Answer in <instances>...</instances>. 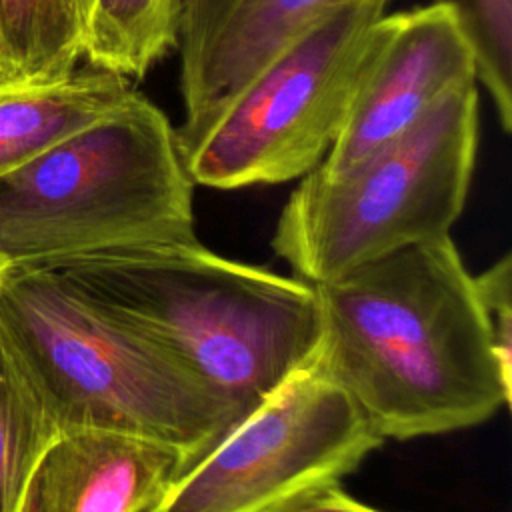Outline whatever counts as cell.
Listing matches in <instances>:
<instances>
[{
	"label": "cell",
	"mask_w": 512,
	"mask_h": 512,
	"mask_svg": "<svg viewBox=\"0 0 512 512\" xmlns=\"http://www.w3.org/2000/svg\"><path fill=\"white\" fill-rule=\"evenodd\" d=\"M134 90L132 80L92 66L0 86V176L102 120Z\"/></svg>",
	"instance_id": "cell-11"
},
{
	"label": "cell",
	"mask_w": 512,
	"mask_h": 512,
	"mask_svg": "<svg viewBox=\"0 0 512 512\" xmlns=\"http://www.w3.org/2000/svg\"><path fill=\"white\" fill-rule=\"evenodd\" d=\"M14 80H20V78L16 76V72H12V70L6 68V66H0V86H4V84H8V82H14Z\"/></svg>",
	"instance_id": "cell-18"
},
{
	"label": "cell",
	"mask_w": 512,
	"mask_h": 512,
	"mask_svg": "<svg viewBox=\"0 0 512 512\" xmlns=\"http://www.w3.org/2000/svg\"><path fill=\"white\" fill-rule=\"evenodd\" d=\"M460 18L476 54L478 84L502 132L512 130V0H434Z\"/></svg>",
	"instance_id": "cell-15"
},
{
	"label": "cell",
	"mask_w": 512,
	"mask_h": 512,
	"mask_svg": "<svg viewBox=\"0 0 512 512\" xmlns=\"http://www.w3.org/2000/svg\"><path fill=\"white\" fill-rule=\"evenodd\" d=\"M0 66H4V64H2V60H0Z\"/></svg>",
	"instance_id": "cell-20"
},
{
	"label": "cell",
	"mask_w": 512,
	"mask_h": 512,
	"mask_svg": "<svg viewBox=\"0 0 512 512\" xmlns=\"http://www.w3.org/2000/svg\"><path fill=\"white\" fill-rule=\"evenodd\" d=\"M270 512H380L346 494L340 484H332L298 496Z\"/></svg>",
	"instance_id": "cell-17"
},
{
	"label": "cell",
	"mask_w": 512,
	"mask_h": 512,
	"mask_svg": "<svg viewBox=\"0 0 512 512\" xmlns=\"http://www.w3.org/2000/svg\"><path fill=\"white\" fill-rule=\"evenodd\" d=\"M314 286L316 358L384 442L466 430L510 404L512 378L450 234Z\"/></svg>",
	"instance_id": "cell-1"
},
{
	"label": "cell",
	"mask_w": 512,
	"mask_h": 512,
	"mask_svg": "<svg viewBox=\"0 0 512 512\" xmlns=\"http://www.w3.org/2000/svg\"><path fill=\"white\" fill-rule=\"evenodd\" d=\"M186 468L174 448L108 428L60 432L20 512H148Z\"/></svg>",
	"instance_id": "cell-10"
},
{
	"label": "cell",
	"mask_w": 512,
	"mask_h": 512,
	"mask_svg": "<svg viewBox=\"0 0 512 512\" xmlns=\"http://www.w3.org/2000/svg\"><path fill=\"white\" fill-rule=\"evenodd\" d=\"M480 140L478 84L458 88L412 130L350 170L300 178L280 210L272 248L294 276L330 282L370 260L450 234Z\"/></svg>",
	"instance_id": "cell-5"
},
{
	"label": "cell",
	"mask_w": 512,
	"mask_h": 512,
	"mask_svg": "<svg viewBox=\"0 0 512 512\" xmlns=\"http://www.w3.org/2000/svg\"><path fill=\"white\" fill-rule=\"evenodd\" d=\"M60 434L0 330V512H20L28 482Z\"/></svg>",
	"instance_id": "cell-13"
},
{
	"label": "cell",
	"mask_w": 512,
	"mask_h": 512,
	"mask_svg": "<svg viewBox=\"0 0 512 512\" xmlns=\"http://www.w3.org/2000/svg\"><path fill=\"white\" fill-rule=\"evenodd\" d=\"M54 270L238 418L318 352L314 284L220 256L198 240L88 254Z\"/></svg>",
	"instance_id": "cell-2"
},
{
	"label": "cell",
	"mask_w": 512,
	"mask_h": 512,
	"mask_svg": "<svg viewBox=\"0 0 512 512\" xmlns=\"http://www.w3.org/2000/svg\"><path fill=\"white\" fill-rule=\"evenodd\" d=\"M2 272H4V266H2V264H0V276H2Z\"/></svg>",
	"instance_id": "cell-19"
},
{
	"label": "cell",
	"mask_w": 512,
	"mask_h": 512,
	"mask_svg": "<svg viewBox=\"0 0 512 512\" xmlns=\"http://www.w3.org/2000/svg\"><path fill=\"white\" fill-rule=\"evenodd\" d=\"M388 0H350L176 142L194 184L236 190L312 172L334 144Z\"/></svg>",
	"instance_id": "cell-6"
},
{
	"label": "cell",
	"mask_w": 512,
	"mask_h": 512,
	"mask_svg": "<svg viewBox=\"0 0 512 512\" xmlns=\"http://www.w3.org/2000/svg\"><path fill=\"white\" fill-rule=\"evenodd\" d=\"M0 60L20 80L74 72L82 54L70 0H0Z\"/></svg>",
	"instance_id": "cell-14"
},
{
	"label": "cell",
	"mask_w": 512,
	"mask_h": 512,
	"mask_svg": "<svg viewBox=\"0 0 512 512\" xmlns=\"http://www.w3.org/2000/svg\"><path fill=\"white\" fill-rule=\"evenodd\" d=\"M482 300L494 352L506 376L512 378V258L504 254L474 276Z\"/></svg>",
	"instance_id": "cell-16"
},
{
	"label": "cell",
	"mask_w": 512,
	"mask_h": 512,
	"mask_svg": "<svg viewBox=\"0 0 512 512\" xmlns=\"http://www.w3.org/2000/svg\"><path fill=\"white\" fill-rule=\"evenodd\" d=\"M350 0H178L176 46L184 120L224 106L278 52Z\"/></svg>",
	"instance_id": "cell-9"
},
{
	"label": "cell",
	"mask_w": 512,
	"mask_h": 512,
	"mask_svg": "<svg viewBox=\"0 0 512 512\" xmlns=\"http://www.w3.org/2000/svg\"><path fill=\"white\" fill-rule=\"evenodd\" d=\"M80 54L92 68L134 80L176 46L178 0H70Z\"/></svg>",
	"instance_id": "cell-12"
},
{
	"label": "cell",
	"mask_w": 512,
	"mask_h": 512,
	"mask_svg": "<svg viewBox=\"0 0 512 512\" xmlns=\"http://www.w3.org/2000/svg\"><path fill=\"white\" fill-rule=\"evenodd\" d=\"M382 444L314 356L182 470L148 512H270L340 484Z\"/></svg>",
	"instance_id": "cell-7"
},
{
	"label": "cell",
	"mask_w": 512,
	"mask_h": 512,
	"mask_svg": "<svg viewBox=\"0 0 512 512\" xmlns=\"http://www.w3.org/2000/svg\"><path fill=\"white\" fill-rule=\"evenodd\" d=\"M0 330L60 432H130L174 448L188 468L238 420L60 270L4 268Z\"/></svg>",
	"instance_id": "cell-4"
},
{
	"label": "cell",
	"mask_w": 512,
	"mask_h": 512,
	"mask_svg": "<svg viewBox=\"0 0 512 512\" xmlns=\"http://www.w3.org/2000/svg\"><path fill=\"white\" fill-rule=\"evenodd\" d=\"M194 186L176 128L134 90L102 120L0 176V264L54 268L108 250L192 242Z\"/></svg>",
	"instance_id": "cell-3"
},
{
	"label": "cell",
	"mask_w": 512,
	"mask_h": 512,
	"mask_svg": "<svg viewBox=\"0 0 512 512\" xmlns=\"http://www.w3.org/2000/svg\"><path fill=\"white\" fill-rule=\"evenodd\" d=\"M470 84H478L474 46L450 6L432 2L384 14L340 132L316 170H350Z\"/></svg>",
	"instance_id": "cell-8"
}]
</instances>
